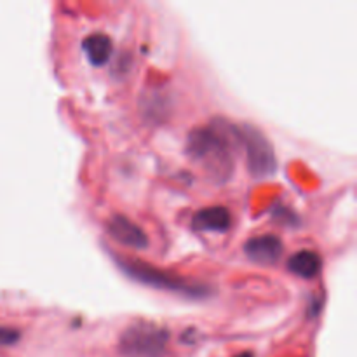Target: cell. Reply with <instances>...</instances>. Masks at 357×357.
I'll return each mask as SVG.
<instances>
[{
    "label": "cell",
    "mask_w": 357,
    "mask_h": 357,
    "mask_svg": "<svg viewBox=\"0 0 357 357\" xmlns=\"http://www.w3.org/2000/svg\"><path fill=\"white\" fill-rule=\"evenodd\" d=\"M225 126H204L195 128L188 132L185 142V153L194 162L208 180L215 185H225L232 180L236 171V157H234V143L230 139L236 128L223 122Z\"/></svg>",
    "instance_id": "obj_1"
},
{
    "label": "cell",
    "mask_w": 357,
    "mask_h": 357,
    "mask_svg": "<svg viewBox=\"0 0 357 357\" xmlns=\"http://www.w3.org/2000/svg\"><path fill=\"white\" fill-rule=\"evenodd\" d=\"M112 260L115 261L119 271L124 272L129 279L143 286H149V288L169 291L192 300H202L213 293V289L208 284L190 281L187 278H180V275H174L171 272L160 271V268L153 267L152 264H146V261L138 260V258L112 255Z\"/></svg>",
    "instance_id": "obj_2"
},
{
    "label": "cell",
    "mask_w": 357,
    "mask_h": 357,
    "mask_svg": "<svg viewBox=\"0 0 357 357\" xmlns=\"http://www.w3.org/2000/svg\"><path fill=\"white\" fill-rule=\"evenodd\" d=\"M169 344V331L152 321H135L119 337L122 357H162Z\"/></svg>",
    "instance_id": "obj_3"
},
{
    "label": "cell",
    "mask_w": 357,
    "mask_h": 357,
    "mask_svg": "<svg viewBox=\"0 0 357 357\" xmlns=\"http://www.w3.org/2000/svg\"><path fill=\"white\" fill-rule=\"evenodd\" d=\"M237 129H239V143L246 150L250 173L255 178L274 174L278 169V159H275L274 146L271 145L265 132L253 124H241Z\"/></svg>",
    "instance_id": "obj_4"
},
{
    "label": "cell",
    "mask_w": 357,
    "mask_h": 357,
    "mask_svg": "<svg viewBox=\"0 0 357 357\" xmlns=\"http://www.w3.org/2000/svg\"><path fill=\"white\" fill-rule=\"evenodd\" d=\"M107 232L115 243L129 248V250L142 251L149 248V236L143 232L139 225L124 215H114L107 222Z\"/></svg>",
    "instance_id": "obj_5"
},
{
    "label": "cell",
    "mask_w": 357,
    "mask_h": 357,
    "mask_svg": "<svg viewBox=\"0 0 357 357\" xmlns=\"http://www.w3.org/2000/svg\"><path fill=\"white\" fill-rule=\"evenodd\" d=\"M244 255L250 258V261L260 267H272L284 255V244L278 236H272V234L251 237L244 244Z\"/></svg>",
    "instance_id": "obj_6"
},
{
    "label": "cell",
    "mask_w": 357,
    "mask_h": 357,
    "mask_svg": "<svg viewBox=\"0 0 357 357\" xmlns=\"http://www.w3.org/2000/svg\"><path fill=\"white\" fill-rule=\"evenodd\" d=\"M192 227L199 232H227L232 227V215L225 206H208L192 216Z\"/></svg>",
    "instance_id": "obj_7"
},
{
    "label": "cell",
    "mask_w": 357,
    "mask_h": 357,
    "mask_svg": "<svg viewBox=\"0 0 357 357\" xmlns=\"http://www.w3.org/2000/svg\"><path fill=\"white\" fill-rule=\"evenodd\" d=\"M288 271L295 274L296 278H302L305 281L316 279L319 275L321 267H323V260L319 255L312 250H302L293 253L288 258Z\"/></svg>",
    "instance_id": "obj_8"
},
{
    "label": "cell",
    "mask_w": 357,
    "mask_h": 357,
    "mask_svg": "<svg viewBox=\"0 0 357 357\" xmlns=\"http://www.w3.org/2000/svg\"><path fill=\"white\" fill-rule=\"evenodd\" d=\"M82 49L91 65L103 66L110 59L114 44L112 38L105 33H91L82 40Z\"/></svg>",
    "instance_id": "obj_9"
},
{
    "label": "cell",
    "mask_w": 357,
    "mask_h": 357,
    "mask_svg": "<svg viewBox=\"0 0 357 357\" xmlns=\"http://www.w3.org/2000/svg\"><path fill=\"white\" fill-rule=\"evenodd\" d=\"M21 338V331L10 326H0V347L14 345Z\"/></svg>",
    "instance_id": "obj_10"
},
{
    "label": "cell",
    "mask_w": 357,
    "mask_h": 357,
    "mask_svg": "<svg viewBox=\"0 0 357 357\" xmlns=\"http://www.w3.org/2000/svg\"><path fill=\"white\" fill-rule=\"evenodd\" d=\"M236 357H253V354H251V352H243V354H239Z\"/></svg>",
    "instance_id": "obj_11"
}]
</instances>
